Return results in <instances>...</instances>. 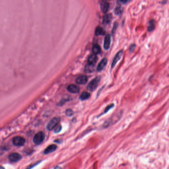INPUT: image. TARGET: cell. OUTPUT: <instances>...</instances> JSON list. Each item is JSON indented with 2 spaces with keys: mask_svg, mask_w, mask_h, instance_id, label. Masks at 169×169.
<instances>
[{
  "mask_svg": "<svg viewBox=\"0 0 169 169\" xmlns=\"http://www.w3.org/2000/svg\"><path fill=\"white\" fill-rule=\"evenodd\" d=\"M100 77H96L92 80L87 86V89L90 91H93L96 89L100 82Z\"/></svg>",
  "mask_w": 169,
  "mask_h": 169,
  "instance_id": "obj_1",
  "label": "cell"
},
{
  "mask_svg": "<svg viewBox=\"0 0 169 169\" xmlns=\"http://www.w3.org/2000/svg\"><path fill=\"white\" fill-rule=\"evenodd\" d=\"M45 137V135L42 131L37 133L33 137V142L36 144H40L42 143Z\"/></svg>",
  "mask_w": 169,
  "mask_h": 169,
  "instance_id": "obj_2",
  "label": "cell"
},
{
  "mask_svg": "<svg viewBox=\"0 0 169 169\" xmlns=\"http://www.w3.org/2000/svg\"><path fill=\"white\" fill-rule=\"evenodd\" d=\"M60 121V118H54L52 119L47 126V128L49 130H52L55 128L57 125H59V123Z\"/></svg>",
  "mask_w": 169,
  "mask_h": 169,
  "instance_id": "obj_3",
  "label": "cell"
},
{
  "mask_svg": "<svg viewBox=\"0 0 169 169\" xmlns=\"http://www.w3.org/2000/svg\"><path fill=\"white\" fill-rule=\"evenodd\" d=\"M25 139L21 136L14 137L12 139V143L16 146H21L24 144Z\"/></svg>",
  "mask_w": 169,
  "mask_h": 169,
  "instance_id": "obj_4",
  "label": "cell"
},
{
  "mask_svg": "<svg viewBox=\"0 0 169 169\" xmlns=\"http://www.w3.org/2000/svg\"><path fill=\"white\" fill-rule=\"evenodd\" d=\"M21 156L18 153H13L10 154L8 156L9 160L13 163L17 162L21 160Z\"/></svg>",
  "mask_w": 169,
  "mask_h": 169,
  "instance_id": "obj_5",
  "label": "cell"
},
{
  "mask_svg": "<svg viewBox=\"0 0 169 169\" xmlns=\"http://www.w3.org/2000/svg\"><path fill=\"white\" fill-rule=\"evenodd\" d=\"M123 55V51H119L115 56V57H114L113 62L112 63V65H111V68L113 69L115 66L116 65V64H117V63L120 60V59L122 58Z\"/></svg>",
  "mask_w": 169,
  "mask_h": 169,
  "instance_id": "obj_6",
  "label": "cell"
},
{
  "mask_svg": "<svg viewBox=\"0 0 169 169\" xmlns=\"http://www.w3.org/2000/svg\"><path fill=\"white\" fill-rule=\"evenodd\" d=\"M100 8L101 11L103 13H106L108 11L109 8V3L105 0H102L100 3Z\"/></svg>",
  "mask_w": 169,
  "mask_h": 169,
  "instance_id": "obj_7",
  "label": "cell"
},
{
  "mask_svg": "<svg viewBox=\"0 0 169 169\" xmlns=\"http://www.w3.org/2000/svg\"><path fill=\"white\" fill-rule=\"evenodd\" d=\"M67 90L71 93H77L80 92V87L75 84L70 85L67 87Z\"/></svg>",
  "mask_w": 169,
  "mask_h": 169,
  "instance_id": "obj_8",
  "label": "cell"
},
{
  "mask_svg": "<svg viewBox=\"0 0 169 169\" xmlns=\"http://www.w3.org/2000/svg\"><path fill=\"white\" fill-rule=\"evenodd\" d=\"M107 64V59L106 58L103 59L98 65V67L97 68V71L100 72L103 70L106 67Z\"/></svg>",
  "mask_w": 169,
  "mask_h": 169,
  "instance_id": "obj_9",
  "label": "cell"
},
{
  "mask_svg": "<svg viewBox=\"0 0 169 169\" xmlns=\"http://www.w3.org/2000/svg\"><path fill=\"white\" fill-rule=\"evenodd\" d=\"M111 44V36L109 34H107L104 39V48L105 50H108Z\"/></svg>",
  "mask_w": 169,
  "mask_h": 169,
  "instance_id": "obj_10",
  "label": "cell"
},
{
  "mask_svg": "<svg viewBox=\"0 0 169 169\" xmlns=\"http://www.w3.org/2000/svg\"><path fill=\"white\" fill-rule=\"evenodd\" d=\"M87 80H88L87 77L86 76L83 75L79 77L77 79L76 83L79 84H84L87 83Z\"/></svg>",
  "mask_w": 169,
  "mask_h": 169,
  "instance_id": "obj_11",
  "label": "cell"
},
{
  "mask_svg": "<svg viewBox=\"0 0 169 169\" xmlns=\"http://www.w3.org/2000/svg\"><path fill=\"white\" fill-rule=\"evenodd\" d=\"M97 61V57L96 54H92L89 56L88 59V64L91 65H95Z\"/></svg>",
  "mask_w": 169,
  "mask_h": 169,
  "instance_id": "obj_12",
  "label": "cell"
},
{
  "mask_svg": "<svg viewBox=\"0 0 169 169\" xmlns=\"http://www.w3.org/2000/svg\"><path fill=\"white\" fill-rule=\"evenodd\" d=\"M57 145H54V144L51 145L46 148V149L44 151V154H48L52 152H53L57 149Z\"/></svg>",
  "mask_w": 169,
  "mask_h": 169,
  "instance_id": "obj_13",
  "label": "cell"
},
{
  "mask_svg": "<svg viewBox=\"0 0 169 169\" xmlns=\"http://www.w3.org/2000/svg\"><path fill=\"white\" fill-rule=\"evenodd\" d=\"M112 18V16L111 14H107L105 15L103 18V21H102L103 24L104 25L108 24L111 21Z\"/></svg>",
  "mask_w": 169,
  "mask_h": 169,
  "instance_id": "obj_14",
  "label": "cell"
},
{
  "mask_svg": "<svg viewBox=\"0 0 169 169\" xmlns=\"http://www.w3.org/2000/svg\"><path fill=\"white\" fill-rule=\"evenodd\" d=\"M155 28V22L154 20H151L148 25L147 29L149 32L153 31Z\"/></svg>",
  "mask_w": 169,
  "mask_h": 169,
  "instance_id": "obj_15",
  "label": "cell"
},
{
  "mask_svg": "<svg viewBox=\"0 0 169 169\" xmlns=\"http://www.w3.org/2000/svg\"><path fill=\"white\" fill-rule=\"evenodd\" d=\"M105 33V31L104 30V29L100 27V26H98L95 30V34L96 36H99V35H103Z\"/></svg>",
  "mask_w": 169,
  "mask_h": 169,
  "instance_id": "obj_16",
  "label": "cell"
},
{
  "mask_svg": "<svg viewBox=\"0 0 169 169\" xmlns=\"http://www.w3.org/2000/svg\"><path fill=\"white\" fill-rule=\"evenodd\" d=\"M92 52H93V54H96V55L99 54L101 52L100 47L97 44L94 45L93 48H92Z\"/></svg>",
  "mask_w": 169,
  "mask_h": 169,
  "instance_id": "obj_17",
  "label": "cell"
},
{
  "mask_svg": "<svg viewBox=\"0 0 169 169\" xmlns=\"http://www.w3.org/2000/svg\"><path fill=\"white\" fill-rule=\"evenodd\" d=\"M90 95L89 93L87 92H84L81 94L80 96V99L82 100H85L88 99L90 97Z\"/></svg>",
  "mask_w": 169,
  "mask_h": 169,
  "instance_id": "obj_18",
  "label": "cell"
},
{
  "mask_svg": "<svg viewBox=\"0 0 169 169\" xmlns=\"http://www.w3.org/2000/svg\"><path fill=\"white\" fill-rule=\"evenodd\" d=\"M123 11V8L121 6H118L116 7L115 9V13L116 15H120L122 14Z\"/></svg>",
  "mask_w": 169,
  "mask_h": 169,
  "instance_id": "obj_19",
  "label": "cell"
},
{
  "mask_svg": "<svg viewBox=\"0 0 169 169\" xmlns=\"http://www.w3.org/2000/svg\"><path fill=\"white\" fill-rule=\"evenodd\" d=\"M94 65H91L87 64L85 67V71L86 72H92L94 70Z\"/></svg>",
  "mask_w": 169,
  "mask_h": 169,
  "instance_id": "obj_20",
  "label": "cell"
},
{
  "mask_svg": "<svg viewBox=\"0 0 169 169\" xmlns=\"http://www.w3.org/2000/svg\"><path fill=\"white\" fill-rule=\"evenodd\" d=\"M66 114L68 116H72L74 115V111L72 110L69 109H67V111L66 112Z\"/></svg>",
  "mask_w": 169,
  "mask_h": 169,
  "instance_id": "obj_21",
  "label": "cell"
},
{
  "mask_svg": "<svg viewBox=\"0 0 169 169\" xmlns=\"http://www.w3.org/2000/svg\"><path fill=\"white\" fill-rule=\"evenodd\" d=\"M62 129V126L60 125H57L56 127H55V128H54V132L55 133H58L60 131H61Z\"/></svg>",
  "mask_w": 169,
  "mask_h": 169,
  "instance_id": "obj_22",
  "label": "cell"
},
{
  "mask_svg": "<svg viewBox=\"0 0 169 169\" xmlns=\"http://www.w3.org/2000/svg\"><path fill=\"white\" fill-rule=\"evenodd\" d=\"M114 106V105L113 104H111V105L108 106L106 107V108L105 109V111H104V114H105V113H107V112H108L111 109H112V108H113Z\"/></svg>",
  "mask_w": 169,
  "mask_h": 169,
  "instance_id": "obj_23",
  "label": "cell"
},
{
  "mask_svg": "<svg viewBox=\"0 0 169 169\" xmlns=\"http://www.w3.org/2000/svg\"><path fill=\"white\" fill-rule=\"evenodd\" d=\"M130 0H118V2L120 4H126Z\"/></svg>",
  "mask_w": 169,
  "mask_h": 169,
  "instance_id": "obj_24",
  "label": "cell"
},
{
  "mask_svg": "<svg viewBox=\"0 0 169 169\" xmlns=\"http://www.w3.org/2000/svg\"><path fill=\"white\" fill-rule=\"evenodd\" d=\"M135 47H136V46H135V45H134V44H132V45H131L130 47H129V51L130 52H133L134 50H135Z\"/></svg>",
  "mask_w": 169,
  "mask_h": 169,
  "instance_id": "obj_25",
  "label": "cell"
}]
</instances>
